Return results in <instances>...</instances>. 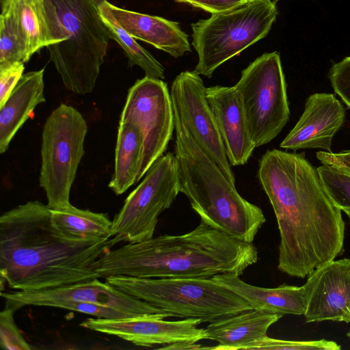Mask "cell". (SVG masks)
Wrapping results in <instances>:
<instances>
[{
    "label": "cell",
    "instance_id": "cell-1",
    "mask_svg": "<svg viewBox=\"0 0 350 350\" xmlns=\"http://www.w3.org/2000/svg\"><path fill=\"white\" fill-rule=\"evenodd\" d=\"M258 178L277 220L280 271L304 278L342 253V210L304 152L267 150L259 161Z\"/></svg>",
    "mask_w": 350,
    "mask_h": 350
},
{
    "label": "cell",
    "instance_id": "cell-2",
    "mask_svg": "<svg viewBox=\"0 0 350 350\" xmlns=\"http://www.w3.org/2000/svg\"><path fill=\"white\" fill-rule=\"evenodd\" d=\"M109 240L70 237L55 226L47 204L28 201L0 217L1 280L31 291L99 278L93 265L112 248Z\"/></svg>",
    "mask_w": 350,
    "mask_h": 350
},
{
    "label": "cell",
    "instance_id": "cell-3",
    "mask_svg": "<svg viewBox=\"0 0 350 350\" xmlns=\"http://www.w3.org/2000/svg\"><path fill=\"white\" fill-rule=\"evenodd\" d=\"M258 252L252 243L237 239L200 221L191 231L163 234L109 250L94 264L99 278L240 276L255 264Z\"/></svg>",
    "mask_w": 350,
    "mask_h": 350
},
{
    "label": "cell",
    "instance_id": "cell-4",
    "mask_svg": "<svg viewBox=\"0 0 350 350\" xmlns=\"http://www.w3.org/2000/svg\"><path fill=\"white\" fill-rule=\"evenodd\" d=\"M180 192L201 221L237 239L252 243L266 221L262 209L244 199L235 185L197 145L174 114Z\"/></svg>",
    "mask_w": 350,
    "mask_h": 350
},
{
    "label": "cell",
    "instance_id": "cell-5",
    "mask_svg": "<svg viewBox=\"0 0 350 350\" xmlns=\"http://www.w3.org/2000/svg\"><path fill=\"white\" fill-rule=\"evenodd\" d=\"M105 1L43 0L55 42L46 46L50 61L65 88L79 95L94 90L111 40L100 12Z\"/></svg>",
    "mask_w": 350,
    "mask_h": 350
},
{
    "label": "cell",
    "instance_id": "cell-6",
    "mask_svg": "<svg viewBox=\"0 0 350 350\" xmlns=\"http://www.w3.org/2000/svg\"><path fill=\"white\" fill-rule=\"evenodd\" d=\"M105 282L170 317L211 323L252 308L213 278H141L109 276Z\"/></svg>",
    "mask_w": 350,
    "mask_h": 350
},
{
    "label": "cell",
    "instance_id": "cell-7",
    "mask_svg": "<svg viewBox=\"0 0 350 350\" xmlns=\"http://www.w3.org/2000/svg\"><path fill=\"white\" fill-rule=\"evenodd\" d=\"M277 16L275 1L252 0L192 23V45L198 56L193 71L211 78L225 62L265 38Z\"/></svg>",
    "mask_w": 350,
    "mask_h": 350
},
{
    "label": "cell",
    "instance_id": "cell-8",
    "mask_svg": "<svg viewBox=\"0 0 350 350\" xmlns=\"http://www.w3.org/2000/svg\"><path fill=\"white\" fill-rule=\"evenodd\" d=\"M87 133L85 118L71 105L61 104L45 121L39 181L51 209L70 204V190L84 155Z\"/></svg>",
    "mask_w": 350,
    "mask_h": 350
},
{
    "label": "cell",
    "instance_id": "cell-9",
    "mask_svg": "<svg viewBox=\"0 0 350 350\" xmlns=\"http://www.w3.org/2000/svg\"><path fill=\"white\" fill-rule=\"evenodd\" d=\"M256 147L271 142L289 120L286 83L280 53H263L241 72L234 85Z\"/></svg>",
    "mask_w": 350,
    "mask_h": 350
},
{
    "label": "cell",
    "instance_id": "cell-10",
    "mask_svg": "<svg viewBox=\"0 0 350 350\" xmlns=\"http://www.w3.org/2000/svg\"><path fill=\"white\" fill-rule=\"evenodd\" d=\"M179 193L175 155L167 152L152 164L113 217L110 245L153 237L159 215L171 206Z\"/></svg>",
    "mask_w": 350,
    "mask_h": 350
},
{
    "label": "cell",
    "instance_id": "cell-11",
    "mask_svg": "<svg viewBox=\"0 0 350 350\" xmlns=\"http://www.w3.org/2000/svg\"><path fill=\"white\" fill-rule=\"evenodd\" d=\"M120 122L133 124L144 137L139 180L165 151L174 131L171 95L163 79L145 76L129 88Z\"/></svg>",
    "mask_w": 350,
    "mask_h": 350
},
{
    "label": "cell",
    "instance_id": "cell-12",
    "mask_svg": "<svg viewBox=\"0 0 350 350\" xmlns=\"http://www.w3.org/2000/svg\"><path fill=\"white\" fill-rule=\"evenodd\" d=\"M206 88L200 75L193 70L181 72L171 86L174 113L197 145L217 164L228 180L235 185L231 165L206 98Z\"/></svg>",
    "mask_w": 350,
    "mask_h": 350
},
{
    "label": "cell",
    "instance_id": "cell-13",
    "mask_svg": "<svg viewBox=\"0 0 350 350\" xmlns=\"http://www.w3.org/2000/svg\"><path fill=\"white\" fill-rule=\"evenodd\" d=\"M1 297L4 299L5 306L16 310L25 306L52 307L57 302L70 301L94 304L132 316L165 313L98 278L40 291H1Z\"/></svg>",
    "mask_w": 350,
    "mask_h": 350
},
{
    "label": "cell",
    "instance_id": "cell-14",
    "mask_svg": "<svg viewBox=\"0 0 350 350\" xmlns=\"http://www.w3.org/2000/svg\"><path fill=\"white\" fill-rule=\"evenodd\" d=\"M167 317V314L160 313L122 319L88 318L80 326L146 347L177 342L197 343L206 339L205 329L198 327L202 323L199 319L165 321Z\"/></svg>",
    "mask_w": 350,
    "mask_h": 350
},
{
    "label": "cell",
    "instance_id": "cell-15",
    "mask_svg": "<svg viewBox=\"0 0 350 350\" xmlns=\"http://www.w3.org/2000/svg\"><path fill=\"white\" fill-rule=\"evenodd\" d=\"M306 323H350V259L332 260L314 269L303 285Z\"/></svg>",
    "mask_w": 350,
    "mask_h": 350
},
{
    "label": "cell",
    "instance_id": "cell-16",
    "mask_svg": "<svg viewBox=\"0 0 350 350\" xmlns=\"http://www.w3.org/2000/svg\"><path fill=\"white\" fill-rule=\"evenodd\" d=\"M345 120V110L331 93H314L308 97L302 115L280 146L286 150L319 148L332 152L335 134Z\"/></svg>",
    "mask_w": 350,
    "mask_h": 350
},
{
    "label": "cell",
    "instance_id": "cell-17",
    "mask_svg": "<svg viewBox=\"0 0 350 350\" xmlns=\"http://www.w3.org/2000/svg\"><path fill=\"white\" fill-rule=\"evenodd\" d=\"M206 98L215 117L229 163H247L256 148L245 113L235 86L214 85L206 88Z\"/></svg>",
    "mask_w": 350,
    "mask_h": 350
},
{
    "label": "cell",
    "instance_id": "cell-18",
    "mask_svg": "<svg viewBox=\"0 0 350 350\" xmlns=\"http://www.w3.org/2000/svg\"><path fill=\"white\" fill-rule=\"evenodd\" d=\"M108 6L118 24L135 40L147 42L175 58L191 51L188 36L178 23L124 10L109 2Z\"/></svg>",
    "mask_w": 350,
    "mask_h": 350
},
{
    "label": "cell",
    "instance_id": "cell-19",
    "mask_svg": "<svg viewBox=\"0 0 350 350\" xmlns=\"http://www.w3.org/2000/svg\"><path fill=\"white\" fill-rule=\"evenodd\" d=\"M282 316L252 309L215 320L205 329L206 339L215 340V347L204 349H247L252 343L267 336L269 327Z\"/></svg>",
    "mask_w": 350,
    "mask_h": 350
},
{
    "label": "cell",
    "instance_id": "cell-20",
    "mask_svg": "<svg viewBox=\"0 0 350 350\" xmlns=\"http://www.w3.org/2000/svg\"><path fill=\"white\" fill-rule=\"evenodd\" d=\"M44 68L23 74L0 106V153L8 150L18 131L36 107L44 103Z\"/></svg>",
    "mask_w": 350,
    "mask_h": 350
},
{
    "label": "cell",
    "instance_id": "cell-21",
    "mask_svg": "<svg viewBox=\"0 0 350 350\" xmlns=\"http://www.w3.org/2000/svg\"><path fill=\"white\" fill-rule=\"evenodd\" d=\"M213 278L243 298L254 310L271 314H304L305 296L303 286L282 284L264 288L247 284L239 276L219 274Z\"/></svg>",
    "mask_w": 350,
    "mask_h": 350
},
{
    "label": "cell",
    "instance_id": "cell-22",
    "mask_svg": "<svg viewBox=\"0 0 350 350\" xmlns=\"http://www.w3.org/2000/svg\"><path fill=\"white\" fill-rule=\"evenodd\" d=\"M144 152V137L133 124L120 122L115 150L114 171L109 187L116 194H123L139 180Z\"/></svg>",
    "mask_w": 350,
    "mask_h": 350
},
{
    "label": "cell",
    "instance_id": "cell-23",
    "mask_svg": "<svg viewBox=\"0 0 350 350\" xmlns=\"http://www.w3.org/2000/svg\"><path fill=\"white\" fill-rule=\"evenodd\" d=\"M51 216L55 226L70 237L92 241L111 238L112 221L105 213L80 209L70 204L51 209Z\"/></svg>",
    "mask_w": 350,
    "mask_h": 350
},
{
    "label": "cell",
    "instance_id": "cell-24",
    "mask_svg": "<svg viewBox=\"0 0 350 350\" xmlns=\"http://www.w3.org/2000/svg\"><path fill=\"white\" fill-rule=\"evenodd\" d=\"M108 3L106 0L100 7L102 18L109 30L111 39L118 42L124 51L129 66H139L146 77L164 79L163 66L118 24L109 10Z\"/></svg>",
    "mask_w": 350,
    "mask_h": 350
},
{
    "label": "cell",
    "instance_id": "cell-25",
    "mask_svg": "<svg viewBox=\"0 0 350 350\" xmlns=\"http://www.w3.org/2000/svg\"><path fill=\"white\" fill-rule=\"evenodd\" d=\"M25 36L29 59L44 46L55 43L45 18L43 0H10Z\"/></svg>",
    "mask_w": 350,
    "mask_h": 350
},
{
    "label": "cell",
    "instance_id": "cell-26",
    "mask_svg": "<svg viewBox=\"0 0 350 350\" xmlns=\"http://www.w3.org/2000/svg\"><path fill=\"white\" fill-rule=\"evenodd\" d=\"M0 16V66L15 62L25 63L27 42L18 23L10 0H1Z\"/></svg>",
    "mask_w": 350,
    "mask_h": 350
},
{
    "label": "cell",
    "instance_id": "cell-27",
    "mask_svg": "<svg viewBox=\"0 0 350 350\" xmlns=\"http://www.w3.org/2000/svg\"><path fill=\"white\" fill-rule=\"evenodd\" d=\"M321 179L331 198L342 211L350 209V174L322 164L317 168Z\"/></svg>",
    "mask_w": 350,
    "mask_h": 350
},
{
    "label": "cell",
    "instance_id": "cell-28",
    "mask_svg": "<svg viewBox=\"0 0 350 350\" xmlns=\"http://www.w3.org/2000/svg\"><path fill=\"white\" fill-rule=\"evenodd\" d=\"M340 345L325 339L316 340H284L268 336L251 344L247 349L338 350Z\"/></svg>",
    "mask_w": 350,
    "mask_h": 350
},
{
    "label": "cell",
    "instance_id": "cell-29",
    "mask_svg": "<svg viewBox=\"0 0 350 350\" xmlns=\"http://www.w3.org/2000/svg\"><path fill=\"white\" fill-rule=\"evenodd\" d=\"M16 310L5 306L0 312V345L4 350H31L14 319Z\"/></svg>",
    "mask_w": 350,
    "mask_h": 350
},
{
    "label": "cell",
    "instance_id": "cell-30",
    "mask_svg": "<svg viewBox=\"0 0 350 350\" xmlns=\"http://www.w3.org/2000/svg\"><path fill=\"white\" fill-rule=\"evenodd\" d=\"M328 78L335 93L350 109V56L334 63L328 72Z\"/></svg>",
    "mask_w": 350,
    "mask_h": 350
},
{
    "label": "cell",
    "instance_id": "cell-31",
    "mask_svg": "<svg viewBox=\"0 0 350 350\" xmlns=\"http://www.w3.org/2000/svg\"><path fill=\"white\" fill-rule=\"evenodd\" d=\"M24 63L15 62L0 66V106L2 105L23 75Z\"/></svg>",
    "mask_w": 350,
    "mask_h": 350
},
{
    "label": "cell",
    "instance_id": "cell-32",
    "mask_svg": "<svg viewBox=\"0 0 350 350\" xmlns=\"http://www.w3.org/2000/svg\"><path fill=\"white\" fill-rule=\"evenodd\" d=\"M193 7L201 8L211 14L221 12L237 7L247 1L245 0H176Z\"/></svg>",
    "mask_w": 350,
    "mask_h": 350
},
{
    "label": "cell",
    "instance_id": "cell-33",
    "mask_svg": "<svg viewBox=\"0 0 350 350\" xmlns=\"http://www.w3.org/2000/svg\"><path fill=\"white\" fill-rule=\"evenodd\" d=\"M317 158L322 164L333 166L350 174V150H343L334 153L325 151H319Z\"/></svg>",
    "mask_w": 350,
    "mask_h": 350
},
{
    "label": "cell",
    "instance_id": "cell-34",
    "mask_svg": "<svg viewBox=\"0 0 350 350\" xmlns=\"http://www.w3.org/2000/svg\"><path fill=\"white\" fill-rule=\"evenodd\" d=\"M203 347H201L200 345L196 343H189V342H177L174 344H171L166 345L161 349H202Z\"/></svg>",
    "mask_w": 350,
    "mask_h": 350
},
{
    "label": "cell",
    "instance_id": "cell-35",
    "mask_svg": "<svg viewBox=\"0 0 350 350\" xmlns=\"http://www.w3.org/2000/svg\"><path fill=\"white\" fill-rule=\"evenodd\" d=\"M345 213L346 215L348 216L349 220H350V209L348 208V209H344L342 210Z\"/></svg>",
    "mask_w": 350,
    "mask_h": 350
},
{
    "label": "cell",
    "instance_id": "cell-36",
    "mask_svg": "<svg viewBox=\"0 0 350 350\" xmlns=\"http://www.w3.org/2000/svg\"><path fill=\"white\" fill-rule=\"evenodd\" d=\"M347 336L350 338V329L347 333Z\"/></svg>",
    "mask_w": 350,
    "mask_h": 350
},
{
    "label": "cell",
    "instance_id": "cell-37",
    "mask_svg": "<svg viewBox=\"0 0 350 350\" xmlns=\"http://www.w3.org/2000/svg\"><path fill=\"white\" fill-rule=\"evenodd\" d=\"M252 1V0H245V1Z\"/></svg>",
    "mask_w": 350,
    "mask_h": 350
},
{
    "label": "cell",
    "instance_id": "cell-38",
    "mask_svg": "<svg viewBox=\"0 0 350 350\" xmlns=\"http://www.w3.org/2000/svg\"></svg>",
    "mask_w": 350,
    "mask_h": 350
}]
</instances>
